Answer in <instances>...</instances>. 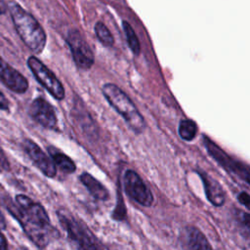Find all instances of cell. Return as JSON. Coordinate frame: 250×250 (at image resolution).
<instances>
[{"label": "cell", "instance_id": "obj_1", "mask_svg": "<svg viewBox=\"0 0 250 250\" xmlns=\"http://www.w3.org/2000/svg\"><path fill=\"white\" fill-rule=\"evenodd\" d=\"M16 203L8 204V211L20 222L28 238L38 248H45L57 233L45 208L23 194L16 196Z\"/></svg>", "mask_w": 250, "mask_h": 250}, {"label": "cell", "instance_id": "obj_2", "mask_svg": "<svg viewBox=\"0 0 250 250\" xmlns=\"http://www.w3.org/2000/svg\"><path fill=\"white\" fill-rule=\"evenodd\" d=\"M8 9L21 41L32 52L41 53L45 48L47 35L38 21L15 1L8 3Z\"/></svg>", "mask_w": 250, "mask_h": 250}, {"label": "cell", "instance_id": "obj_3", "mask_svg": "<svg viewBox=\"0 0 250 250\" xmlns=\"http://www.w3.org/2000/svg\"><path fill=\"white\" fill-rule=\"evenodd\" d=\"M102 92L107 103L122 116L136 134H141L145 131L146 127L145 118L124 91L113 83H105L102 87Z\"/></svg>", "mask_w": 250, "mask_h": 250}, {"label": "cell", "instance_id": "obj_4", "mask_svg": "<svg viewBox=\"0 0 250 250\" xmlns=\"http://www.w3.org/2000/svg\"><path fill=\"white\" fill-rule=\"evenodd\" d=\"M57 216L69 239L77 246L78 250H108L90 229L68 210L60 208L57 210Z\"/></svg>", "mask_w": 250, "mask_h": 250}, {"label": "cell", "instance_id": "obj_5", "mask_svg": "<svg viewBox=\"0 0 250 250\" xmlns=\"http://www.w3.org/2000/svg\"><path fill=\"white\" fill-rule=\"evenodd\" d=\"M202 141L209 155L212 156L219 165H221L229 175L240 179L247 186L249 185V170L246 165L231 158L207 137H203Z\"/></svg>", "mask_w": 250, "mask_h": 250}, {"label": "cell", "instance_id": "obj_6", "mask_svg": "<svg viewBox=\"0 0 250 250\" xmlns=\"http://www.w3.org/2000/svg\"><path fill=\"white\" fill-rule=\"evenodd\" d=\"M27 66L31 70L35 79L51 94V96L59 101L64 98L65 92L62 84L54 72L39 59L35 56H30L27 59Z\"/></svg>", "mask_w": 250, "mask_h": 250}, {"label": "cell", "instance_id": "obj_7", "mask_svg": "<svg viewBox=\"0 0 250 250\" xmlns=\"http://www.w3.org/2000/svg\"><path fill=\"white\" fill-rule=\"evenodd\" d=\"M66 43L76 65L82 69L91 68L95 62L94 53L78 29L73 28L68 31Z\"/></svg>", "mask_w": 250, "mask_h": 250}, {"label": "cell", "instance_id": "obj_8", "mask_svg": "<svg viewBox=\"0 0 250 250\" xmlns=\"http://www.w3.org/2000/svg\"><path fill=\"white\" fill-rule=\"evenodd\" d=\"M126 194L138 204L150 207L153 203V195L139 174L133 170H126L123 177Z\"/></svg>", "mask_w": 250, "mask_h": 250}, {"label": "cell", "instance_id": "obj_9", "mask_svg": "<svg viewBox=\"0 0 250 250\" xmlns=\"http://www.w3.org/2000/svg\"><path fill=\"white\" fill-rule=\"evenodd\" d=\"M28 113L38 124L47 129H56L58 118L53 105L43 98H36L29 105Z\"/></svg>", "mask_w": 250, "mask_h": 250}, {"label": "cell", "instance_id": "obj_10", "mask_svg": "<svg viewBox=\"0 0 250 250\" xmlns=\"http://www.w3.org/2000/svg\"><path fill=\"white\" fill-rule=\"evenodd\" d=\"M23 149L31 159L33 164L48 178H54L57 174V168L50 156H48L41 147L29 139H25L22 144Z\"/></svg>", "mask_w": 250, "mask_h": 250}, {"label": "cell", "instance_id": "obj_11", "mask_svg": "<svg viewBox=\"0 0 250 250\" xmlns=\"http://www.w3.org/2000/svg\"><path fill=\"white\" fill-rule=\"evenodd\" d=\"M0 80L11 91L23 94L28 89L26 78L0 57Z\"/></svg>", "mask_w": 250, "mask_h": 250}, {"label": "cell", "instance_id": "obj_12", "mask_svg": "<svg viewBox=\"0 0 250 250\" xmlns=\"http://www.w3.org/2000/svg\"><path fill=\"white\" fill-rule=\"evenodd\" d=\"M198 174L203 182L205 195L208 201L214 206H223L226 202V193L220 183L204 172H198Z\"/></svg>", "mask_w": 250, "mask_h": 250}, {"label": "cell", "instance_id": "obj_13", "mask_svg": "<svg viewBox=\"0 0 250 250\" xmlns=\"http://www.w3.org/2000/svg\"><path fill=\"white\" fill-rule=\"evenodd\" d=\"M79 180L95 199L102 201H105L108 199L109 193L106 188L91 174L84 172L80 175Z\"/></svg>", "mask_w": 250, "mask_h": 250}, {"label": "cell", "instance_id": "obj_14", "mask_svg": "<svg viewBox=\"0 0 250 250\" xmlns=\"http://www.w3.org/2000/svg\"><path fill=\"white\" fill-rule=\"evenodd\" d=\"M47 149L56 168H59L61 171L66 174H71L75 172L76 165L70 157H68L66 154L62 153V151L58 150L54 146H48Z\"/></svg>", "mask_w": 250, "mask_h": 250}, {"label": "cell", "instance_id": "obj_15", "mask_svg": "<svg viewBox=\"0 0 250 250\" xmlns=\"http://www.w3.org/2000/svg\"><path fill=\"white\" fill-rule=\"evenodd\" d=\"M178 133L184 141L190 142L197 134V124L191 119H183L179 123Z\"/></svg>", "mask_w": 250, "mask_h": 250}, {"label": "cell", "instance_id": "obj_16", "mask_svg": "<svg viewBox=\"0 0 250 250\" xmlns=\"http://www.w3.org/2000/svg\"><path fill=\"white\" fill-rule=\"evenodd\" d=\"M122 27H123L124 35L126 37V40H127L130 50L132 51V53L135 56H139V54L141 52V45H140V42H139L136 32L134 31L131 24L126 21H122Z\"/></svg>", "mask_w": 250, "mask_h": 250}, {"label": "cell", "instance_id": "obj_17", "mask_svg": "<svg viewBox=\"0 0 250 250\" xmlns=\"http://www.w3.org/2000/svg\"><path fill=\"white\" fill-rule=\"evenodd\" d=\"M94 29H95L96 36L98 37V39L100 40L101 43H103L106 47L113 46L114 38H113L111 32L109 31V29L106 27V25L104 22L98 21L95 24Z\"/></svg>", "mask_w": 250, "mask_h": 250}, {"label": "cell", "instance_id": "obj_18", "mask_svg": "<svg viewBox=\"0 0 250 250\" xmlns=\"http://www.w3.org/2000/svg\"><path fill=\"white\" fill-rule=\"evenodd\" d=\"M237 200L240 204H242L243 206H245L246 209L250 208V196L248 194V192L246 191H241L238 195H237Z\"/></svg>", "mask_w": 250, "mask_h": 250}, {"label": "cell", "instance_id": "obj_19", "mask_svg": "<svg viewBox=\"0 0 250 250\" xmlns=\"http://www.w3.org/2000/svg\"><path fill=\"white\" fill-rule=\"evenodd\" d=\"M10 103L5 95L0 91V110H9Z\"/></svg>", "mask_w": 250, "mask_h": 250}, {"label": "cell", "instance_id": "obj_20", "mask_svg": "<svg viewBox=\"0 0 250 250\" xmlns=\"http://www.w3.org/2000/svg\"><path fill=\"white\" fill-rule=\"evenodd\" d=\"M0 250H8V242L4 234L0 230Z\"/></svg>", "mask_w": 250, "mask_h": 250}, {"label": "cell", "instance_id": "obj_21", "mask_svg": "<svg viewBox=\"0 0 250 250\" xmlns=\"http://www.w3.org/2000/svg\"><path fill=\"white\" fill-rule=\"evenodd\" d=\"M7 9H8V6H7V4L5 3V1H4V0H0V15L5 14L6 11H7Z\"/></svg>", "mask_w": 250, "mask_h": 250}, {"label": "cell", "instance_id": "obj_22", "mask_svg": "<svg viewBox=\"0 0 250 250\" xmlns=\"http://www.w3.org/2000/svg\"><path fill=\"white\" fill-rule=\"evenodd\" d=\"M0 228L1 229H6V223H5V219H4V216L1 212V209H0Z\"/></svg>", "mask_w": 250, "mask_h": 250}, {"label": "cell", "instance_id": "obj_23", "mask_svg": "<svg viewBox=\"0 0 250 250\" xmlns=\"http://www.w3.org/2000/svg\"><path fill=\"white\" fill-rule=\"evenodd\" d=\"M17 250H27V249L24 248V247H20V248H18Z\"/></svg>", "mask_w": 250, "mask_h": 250}]
</instances>
